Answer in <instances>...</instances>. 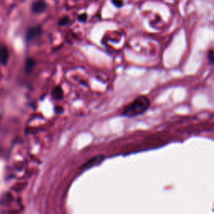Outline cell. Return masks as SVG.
<instances>
[{"label": "cell", "instance_id": "6da1fadb", "mask_svg": "<svg viewBox=\"0 0 214 214\" xmlns=\"http://www.w3.org/2000/svg\"><path fill=\"white\" fill-rule=\"evenodd\" d=\"M150 104V100L147 96H139L131 103L124 107L122 110V115L133 117V116L142 115L148 110Z\"/></svg>", "mask_w": 214, "mask_h": 214}, {"label": "cell", "instance_id": "7a4b0ae2", "mask_svg": "<svg viewBox=\"0 0 214 214\" xmlns=\"http://www.w3.org/2000/svg\"><path fill=\"white\" fill-rule=\"evenodd\" d=\"M42 35V28L41 26L38 25L32 27L30 28H28L27 33H26V38L27 40L30 41L35 40V38H38V36H40Z\"/></svg>", "mask_w": 214, "mask_h": 214}, {"label": "cell", "instance_id": "3957f363", "mask_svg": "<svg viewBox=\"0 0 214 214\" xmlns=\"http://www.w3.org/2000/svg\"><path fill=\"white\" fill-rule=\"evenodd\" d=\"M47 8V4L45 1L43 0H37V1L33 2L31 6V10L35 13H40L45 11Z\"/></svg>", "mask_w": 214, "mask_h": 214}, {"label": "cell", "instance_id": "277c9868", "mask_svg": "<svg viewBox=\"0 0 214 214\" xmlns=\"http://www.w3.org/2000/svg\"><path fill=\"white\" fill-rule=\"evenodd\" d=\"M9 54L8 50L6 46H1L0 47V65H6L8 61Z\"/></svg>", "mask_w": 214, "mask_h": 214}, {"label": "cell", "instance_id": "5b68a950", "mask_svg": "<svg viewBox=\"0 0 214 214\" xmlns=\"http://www.w3.org/2000/svg\"><path fill=\"white\" fill-rule=\"evenodd\" d=\"M64 96V91L60 86H57L52 91V97L55 100H61Z\"/></svg>", "mask_w": 214, "mask_h": 214}, {"label": "cell", "instance_id": "8992f818", "mask_svg": "<svg viewBox=\"0 0 214 214\" xmlns=\"http://www.w3.org/2000/svg\"><path fill=\"white\" fill-rule=\"evenodd\" d=\"M102 159H103V157H100V155H98V157H94V158L90 159L88 162H86V163L84 165V166L82 167V168H89L90 167L93 166V165L98 164V163L101 162Z\"/></svg>", "mask_w": 214, "mask_h": 214}, {"label": "cell", "instance_id": "52a82bcc", "mask_svg": "<svg viewBox=\"0 0 214 214\" xmlns=\"http://www.w3.org/2000/svg\"><path fill=\"white\" fill-rule=\"evenodd\" d=\"M35 66V60L32 59V58H28L25 62V72L27 74H30L33 70Z\"/></svg>", "mask_w": 214, "mask_h": 214}, {"label": "cell", "instance_id": "ba28073f", "mask_svg": "<svg viewBox=\"0 0 214 214\" xmlns=\"http://www.w3.org/2000/svg\"><path fill=\"white\" fill-rule=\"evenodd\" d=\"M70 23V18L69 17H63L62 18H60L59 20V25L60 26H65L67 24H69Z\"/></svg>", "mask_w": 214, "mask_h": 214}, {"label": "cell", "instance_id": "9c48e42d", "mask_svg": "<svg viewBox=\"0 0 214 214\" xmlns=\"http://www.w3.org/2000/svg\"><path fill=\"white\" fill-rule=\"evenodd\" d=\"M207 57H208V60H209V62H210V64L212 65L213 61H214V54L212 50H209V52L207 54Z\"/></svg>", "mask_w": 214, "mask_h": 214}, {"label": "cell", "instance_id": "30bf717a", "mask_svg": "<svg viewBox=\"0 0 214 214\" xmlns=\"http://www.w3.org/2000/svg\"><path fill=\"white\" fill-rule=\"evenodd\" d=\"M111 2L116 7H121L123 5V1L122 0H111Z\"/></svg>", "mask_w": 214, "mask_h": 214}, {"label": "cell", "instance_id": "8fae6325", "mask_svg": "<svg viewBox=\"0 0 214 214\" xmlns=\"http://www.w3.org/2000/svg\"><path fill=\"white\" fill-rule=\"evenodd\" d=\"M78 19H79V21H80V22H85L87 19V15L85 13H82L78 17Z\"/></svg>", "mask_w": 214, "mask_h": 214}, {"label": "cell", "instance_id": "7c38bea8", "mask_svg": "<svg viewBox=\"0 0 214 214\" xmlns=\"http://www.w3.org/2000/svg\"><path fill=\"white\" fill-rule=\"evenodd\" d=\"M55 111L58 114H60L64 111V109L62 108V106H57V107H55Z\"/></svg>", "mask_w": 214, "mask_h": 214}, {"label": "cell", "instance_id": "4fadbf2b", "mask_svg": "<svg viewBox=\"0 0 214 214\" xmlns=\"http://www.w3.org/2000/svg\"><path fill=\"white\" fill-rule=\"evenodd\" d=\"M0 78H1V73H0Z\"/></svg>", "mask_w": 214, "mask_h": 214}]
</instances>
